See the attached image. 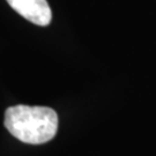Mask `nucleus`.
Returning <instances> with one entry per match:
<instances>
[{"instance_id": "obj_1", "label": "nucleus", "mask_w": 156, "mask_h": 156, "mask_svg": "<svg viewBox=\"0 0 156 156\" xmlns=\"http://www.w3.org/2000/svg\"><path fill=\"white\" fill-rule=\"evenodd\" d=\"M5 127L17 140L29 145H42L56 136L57 112L48 106L14 105L5 112Z\"/></svg>"}, {"instance_id": "obj_2", "label": "nucleus", "mask_w": 156, "mask_h": 156, "mask_svg": "<svg viewBox=\"0 0 156 156\" xmlns=\"http://www.w3.org/2000/svg\"><path fill=\"white\" fill-rule=\"evenodd\" d=\"M14 11L37 26H49L52 12L46 0H6Z\"/></svg>"}]
</instances>
